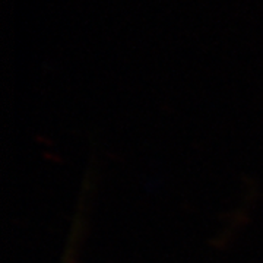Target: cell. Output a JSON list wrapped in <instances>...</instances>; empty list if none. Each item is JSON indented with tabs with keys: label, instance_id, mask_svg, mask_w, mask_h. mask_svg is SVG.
Returning a JSON list of instances; mask_svg holds the SVG:
<instances>
[{
	"label": "cell",
	"instance_id": "1",
	"mask_svg": "<svg viewBox=\"0 0 263 263\" xmlns=\"http://www.w3.org/2000/svg\"><path fill=\"white\" fill-rule=\"evenodd\" d=\"M78 227H79V222H78V224L75 226V228H73V233H72V237H70L69 246H67V249H66L65 254H63L62 263H73V260H75L76 238H78Z\"/></svg>",
	"mask_w": 263,
	"mask_h": 263
}]
</instances>
